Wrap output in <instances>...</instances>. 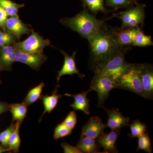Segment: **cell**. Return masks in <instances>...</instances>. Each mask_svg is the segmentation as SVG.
<instances>
[{
  "label": "cell",
  "mask_w": 153,
  "mask_h": 153,
  "mask_svg": "<svg viewBox=\"0 0 153 153\" xmlns=\"http://www.w3.org/2000/svg\"><path fill=\"white\" fill-rule=\"evenodd\" d=\"M91 51V60L93 68L104 62L121 46L114 34L106 33L101 30L88 40Z\"/></svg>",
  "instance_id": "cell-1"
},
{
  "label": "cell",
  "mask_w": 153,
  "mask_h": 153,
  "mask_svg": "<svg viewBox=\"0 0 153 153\" xmlns=\"http://www.w3.org/2000/svg\"><path fill=\"white\" fill-rule=\"evenodd\" d=\"M60 22L88 40L98 33L103 25L102 21L89 13L85 9L72 18L60 19Z\"/></svg>",
  "instance_id": "cell-2"
},
{
  "label": "cell",
  "mask_w": 153,
  "mask_h": 153,
  "mask_svg": "<svg viewBox=\"0 0 153 153\" xmlns=\"http://www.w3.org/2000/svg\"><path fill=\"white\" fill-rule=\"evenodd\" d=\"M132 64L127 62L123 52L120 48L118 49L104 62L94 67V71L108 75L115 82L130 68Z\"/></svg>",
  "instance_id": "cell-3"
},
{
  "label": "cell",
  "mask_w": 153,
  "mask_h": 153,
  "mask_svg": "<svg viewBox=\"0 0 153 153\" xmlns=\"http://www.w3.org/2000/svg\"><path fill=\"white\" fill-rule=\"evenodd\" d=\"M115 85L116 88L128 91L144 97L138 64H132L130 68L116 81Z\"/></svg>",
  "instance_id": "cell-4"
},
{
  "label": "cell",
  "mask_w": 153,
  "mask_h": 153,
  "mask_svg": "<svg viewBox=\"0 0 153 153\" xmlns=\"http://www.w3.org/2000/svg\"><path fill=\"white\" fill-rule=\"evenodd\" d=\"M95 74L90 84V89L97 93L98 102L97 107L104 108L105 102L109 97L110 91L116 88L115 82L106 74L94 71Z\"/></svg>",
  "instance_id": "cell-5"
},
{
  "label": "cell",
  "mask_w": 153,
  "mask_h": 153,
  "mask_svg": "<svg viewBox=\"0 0 153 153\" xmlns=\"http://www.w3.org/2000/svg\"><path fill=\"white\" fill-rule=\"evenodd\" d=\"M50 44L49 40L44 39L32 30L31 35L26 40L22 42H16L13 46L16 52L34 53L43 52L44 48Z\"/></svg>",
  "instance_id": "cell-6"
},
{
  "label": "cell",
  "mask_w": 153,
  "mask_h": 153,
  "mask_svg": "<svg viewBox=\"0 0 153 153\" xmlns=\"http://www.w3.org/2000/svg\"><path fill=\"white\" fill-rule=\"evenodd\" d=\"M144 5L139 4L120 14L119 18L122 22V29L139 27L143 25L145 19Z\"/></svg>",
  "instance_id": "cell-7"
},
{
  "label": "cell",
  "mask_w": 153,
  "mask_h": 153,
  "mask_svg": "<svg viewBox=\"0 0 153 153\" xmlns=\"http://www.w3.org/2000/svg\"><path fill=\"white\" fill-rule=\"evenodd\" d=\"M140 75L143 90L144 97L153 99V69L149 64H138Z\"/></svg>",
  "instance_id": "cell-8"
},
{
  "label": "cell",
  "mask_w": 153,
  "mask_h": 153,
  "mask_svg": "<svg viewBox=\"0 0 153 153\" xmlns=\"http://www.w3.org/2000/svg\"><path fill=\"white\" fill-rule=\"evenodd\" d=\"M47 59V55L43 52L25 53L16 52V62L24 63L37 71L40 69Z\"/></svg>",
  "instance_id": "cell-9"
},
{
  "label": "cell",
  "mask_w": 153,
  "mask_h": 153,
  "mask_svg": "<svg viewBox=\"0 0 153 153\" xmlns=\"http://www.w3.org/2000/svg\"><path fill=\"white\" fill-rule=\"evenodd\" d=\"M105 128V124L102 123L100 117L97 116L92 117L82 127L80 136L97 139L104 133Z\"/></svg>",
  "instance_id": "cell-10"
},
{
  "label": "cell",
  "mask_w": 153,
  "mask_h": 153,
  "mask_svg": "<svg viewBox=\"0 0 153 153\" xmlns=\"http://www.w3.org/2000/svg\"><path fill=\"white\" fill-rule=\"evenodd\" d=\"M60 51L64 56V61L62 68L58 71L57 77V85H59L60 78L64 75H73L76 74L80 78L83 79V77H85V75L79 73L76 67L75 58L76 52H74L72 55H70L63 50H60Z\"/></svg>",
  "instance_id": "cell-11"
},
{
  "label": "cell",
  "mask_w": 153,
  "mask_h": 153,
  "mask_svg": "<svg viewBox=\"0 0 153 153\" xmlns=\"http://www.w3.org/2000/svg\"><path fill=\"white\" fill-rule=\"evenodd\" d=\"M32 30L20 20L18 15L10 16L6 21V32L13 35L18 40L23 35L30 34Z\"/></svg>",
  "instance_id": "cell-12"
},
{
  "label": "cell",
  "mask_w": 153,
  "mask_h": 153,
  "mask_svg": "<svg viewBox=\"0 0 153 153\" xmlns=\"http://www.w3.org/2000/svg\"><path fill=\"white\" fill-rule=\"evenodd\" d=\"M106 110L108 116L107 123L105 124V127L111 130H120L123 128L129 125L130 118L123 116L118 108H112Z\"/></svg>",
  "instance_id": "cell-13"
},
{
  "label": "cell",
  "mask_w": 153,
  "mask_h": 153,
  "mask_svg": "<svg viewBox=\"0 0 153 153\" xmlns=\"http://www.w3.org/2000/svg\"><path fill=\"white\" fill-rule=\"evenodd\" d=\"M120 134V130H111L108 133H104L99 137L97 141L100 147L103 148L104 153H118L116 144Z\"/></svg>",
  "instance_id": "cell-14"
},
{
  "label": "cell",
  "mask_w": 153,
  "mask_h": 153,
  "mask_svg": "<svg viewBox=\"0 0 153 153\" xmlns=\"http://www.w3.org/2000/svg\"><path fill=\"white\" fill-rule=\"evenodd\" d=\"M16 49L13 46L0 47V67L1 70L10 71L12 65L16 62Z\"/></svg>",
  "instance_id": "cell-15"
},
{
  "label": "cell",
  "mask_w": 153,
  "mask_h": 153,
  "mask_svg": "<svg viewBox=\"0 0 153 153\" xmlns=\"http://www.w3.org/2000/svg\"><path fill=\"white\" fill-rule=\"evenodd\" d=\"M91 91V90L90 89L77 94H72L66 93L64 96L71 97L74 98V102L70 105L72 108L75 110L82 111L85 114L89 115L90 113L89 104L90 100L87 98V95Z\"/></svg>",
  "instance_id": "cell-16"
},
{
  "label": "cell",
  "mask_w": 153,
  "mask_h": 153,
  "mask_svg": "<svg viewBox=\"0 0 153 153\" xmlns=\"http://www.w3.org/2000/svg\"><path fill=\"white\" fill-rule=\"evenodd\" d=\"M60 85H57L55 91L51 95H41L40 99L42 100L44 106V111L39 121H41L42 117L46 113H51L57 106L59 99L62 98L63 96L57 93V88Z\"/></svg>",
  "instance_id": "cell-17"
},
{
  "label": "cell",
  "mask_w": 153,
  "mask_h": 153,
  "mask_svg": "<svg viewBox=\"0 0 153 153\" xmlns=\"http://www.w3.org/2000/svg\"><path fill=\"white\" fill-rule=\"evenodd\" d=\"M76 147L80 152L84 153H100V146L97 140L86 137H81Z\"/></svg>",
  "instance_id": "cell-18"
},
{
  "label": "cell",
  "mask_w": 153,
  "mask_h": 153,
  "mask_svg": "<svg viewBox=\"0 0 153 153\" xmlns=\"http://www.w3.org/2000/svg\"><path fill=\"white\" fill-rule=\"evenodd\" d=\"M139 27L126 28L119 32H114L118 42L121 46L133 45L134 38Z\"/></svg>",
  "instance_id": "cell-19"
},
{
  "label": "cell",
  "mask_w": 153,
  "mask_h": 153,
  "mask_svg": "<svg viewBox=\"0 0 153 153\" xmlns=\"http://www.w3.org/2000/svg\"><path fill=\"white\" fill-rule=\"evenodd\" d=\"M9 111L13 117V121L23 122L26 118L28 111V105L25 102L9 105Z\"/></svg>",
  "instance_id": "cell-20"
},
{
  "label": "cell",
  "mask_w": 153,
  "mask_h": 153,
  "mask_svg": "<svg viewBox=\"0 0 153 153\" xmlns=\"http://www.w3.org/2000/svg\"><path fill=\"white\" fill-rule=\"evenodd\" d=\"M22 123V122L17 121L15 124L13 131L9 139L8 147L7 149V152L11 151L15 153L19 152L21 143L19 130Z\"/></svg>",
  "instance_id": "cell-21"
},
{
  "label": "cell",
  "mask_w": 153,
  "mask_h": 153,
  "mask_svg": "<svg viewBox=\"0 0 153 153\" xmlns=\"http://www.w3.org/2000/svg\"><path fill=\"white\" fill-rule=\"evenodd\" d=\"M44 85L45 84L44 82H41L39 85L30 89L23 102L28 106L36 102L38 99H40Z\"/></svg>",
  "instance_id": "cell-22"
},
{
  "label": "cell",
  "mask_w": 153,
  "mask_h": 153,
  "mask_svg": "<svg viewBox=\"0 0 153 153\" xmlns=\"http://www.w3.org/2000/svg\"><path fill=\"white\" fill-rule=\"evenodd\" d=\"M0 5L10 17L18 15L19 9L25 7L24 4H17L10 0H0Z\"/></svg>",
  "instance_id": "cell-23"
},
{
  "label": "cell",
  "mask_w": 153,
  "mask_h": 153,
  "mask_svg": "<svg viewBox=\"0 0 153 153\" xmlns=\"http://www.w3.org/2000/svg\"><path fill=\"white\" fill-rule=\"evenodd\" d=\"M153 41L152 37L145 35L138 28L134 38L132 46L138 47H146L152 46Z\"/></svg>",
  "instance_id": "cell-24"
},
{
  "label": "cell",
  "mask_w": 153,
  "mask_h": 153,
  "mask_svg": "<svg viewBox=\"0 0 153 153\" xmlns=\"http://www.w3.org/2000/svg\"><path fill=\"white\" fill-rule=\"evenodd\" d=\"M130 126L131 133L128 136L132 139L142 135L147 131L146 124L143 123L139 120L133 121Z\"/></svg>",
  "instance_id": "cell-25"
},
{
  "label": "cell",
  "mask_w": 153,
  "mask_h": 153,
  "mask_svg": "<svg viewBox=\"0 0 153 153\" xmlns=\"http://www.w3.org/2000/svg\"><path fill=\"white\" fill-rule=\"evenodd\" d=\"M138 147L137 151L144 150L146 152L152 153V144L149 133H145L139 137Z\"/></svg>",
  "instance_id": "cell-26"
},
{
  "label": "cell",
  "mask_w": 153,
  "mask_h": 153,
  "mask_svg": "<svg viewBox=\"0 0 153 153\" xmlns=\"http://www.w3.org/2000/svg\"><path fill=\"white\" fill-rule=\"evenodd\" d=\"M84 4L94 13L105 11L104 0H82Z\"/></svg>",
  "instance_id": "cell-27"
},
{
  "label": "cell",
  "mask_w": 153,
  "mask_h": 153,
  "mask_svg": "<svg viewBox=\"0 0 153 153\" xmlns=\"http://www.w3.org/2000/svg\"><path fill=\"white\" fill-rule=\"evenodd\" d=\"M73 129L69 128L63 123L58 124L54 130L53 137L54 139L57 140L61 138L70 135L72 133Z\"/></svg>",
  "instance_id": "cell-28"
},
{
  "label": "cell",
  "mask_w": 153,
  "mask_h": 153,
  "mask_svg": "<svg viewBox=\"0 0 153 153\" xmlns=\"http://www.w3.org/2000/svg\"><path fill=\"white\" fill-rule=\"evenodd\" d=\"M14 128L15 124L12 123L5 130L0 133V143L2 146L6 149V151L8 147L9 139L13 131Z\"/></svg>",
  "instance_id": "cell-29"
},
{
  "label": "cell",
  "mask_w": 153,
  "mask_h": 153,
  "mask_svg": "<svg viewBox=\"0 0 153 153\" xmlns=\"http://www.w3.org/2000/svg\"><path fill=\"white\" fill-rule=\"evenodd\" d=\"M15 36L6 31L0 30V47L13 45L16 42Z\"/></svg>",
  "instance_id": "cell-30"
},
{
  "label": "cell",
  "mask_w": 153,
  "mask_h": 153,
  "mask_svg": "<svg viewBox=\"0 0 153 153\" xmlns=\"http://www.w3.org/2000/svg\"><path fill=\"white\" fill-rule=\"evenodd\" d=\"M69 128L73 129L77 123V116L75 111H70L63 122Z\"/></svg>",
  "instance_id": "cell-31"
},
{
  "label": "cell",
  "mask_w": 153,
  "mask_h": 153,
  "mask_svg": "<svg viewBox=\"0 0 153 153\" xmlns=\"http://www.w3.org/2000/svg\"><path fill=\"white\" fill-rule=\"evenodd\" d=\"M107 4L113 8L123 7L129 5L130 0H106Z\"/></svg>",
  "instance_id": "cell-32"
},
{
  "label": "cell",
  "mask_w": 153,
  "mask_h": 153,
  "mask_svg": "<svg viewBox=\"0 0 153 153\" xmlns=\"http://www.w3.org/2000/svg\"><path fill=\"white\" fill-rule=\"evenodd\" d=\"M63 148V152L65 153H82L75 146H71L66 142L61 144Z\"/></svg>",
  "instance_id": "cell-33"
},
{
  "label": "cell",
  "mask_w": 153,
  "mask_h": 153,
  "mask_svg": "<svg viewBox=\"0 0 153 153\" xmlns=\"http://www.w3.org/2000/svg\"><path fill=\"white\" fill-rule=\"evenodd\" d=\"M8 16L4 10L0 5V27L5 31V24Z\"/></svg>",
  "instance_id": "cell-34"
},
{
  "label": "cell",
  "mask_w": 153,
  "mask_h": 153,
  "mask_svg": "<svg viewBox=\"0 0 153 153\" xmlns=\"http://www.w3.org/2000/svg\"><path fill=\"white\" fill-rule=\"evenodd\" d=\"M9 109V104L8 103L0 102V115L8 111Z\"/></svg>",
  "instance_id": "cell-35"
},
{
  "label": "cell",
  "mask_w": 153,
  "mask_h": 153,
  "mask_svg": "<svg viewBox=\"0 0 153 153\" xmlns=\"http://www.w3.org/2000/svg\"><path fill=\"white\" fill-rule=\"evenodd\" d=\"M7 152L5 149L3 147L1 146H0V153L4 152Z\"/></svg>",
  "instance_id": "cell-36"
},
{
  "label": "cell",
  "mask_w": 153,
  "mask_h": 153,
  "mask_svg": "<svg viewBox=\"0 0 153 153\" xmlns=\"http://www.w3.org/2000/svg\"><path fill=\"white\" fill-rule=\"evenodd\" d=\"M1 77H0V85H1Z\"/></svg>",
  "instance_id": "cell-37"
},
{
  "label": "cell",
  "mask_w": 153,
  "mask_h": 153,
  "mask_svg": "<svg viewBox=\"0 0 153 153\" xmlns=\"http://www.w3.org/2000/svg\"><path fill=\"white\" fill-rule=\"evenodd\" d=\"M0 70H1V67H0Z\"/></svg>",
  "instance_id": "cell-38"
}]
</instances>
